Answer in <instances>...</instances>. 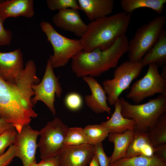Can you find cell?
Listing matches in <instances>:
<instances>
[{"instance_id": "obj_1", "label": "cell", "mask_w": 166, "mask_h": 166, "mask_svg": "<svg viewBox=\"0 0 166 166\" xmlns=\"http://www.w3.org/2000/svg\"><path fill=\"white\" fill-rule=\"evenodd\" d=\"M36 72L35 63L30 60L18 83H10L0 77V118L12 124L18 132L38 116L31 102L34 95L32 85L41 81Z\"/></svg>"}, {"instance_id": "obj_2", "label": "cell", "mask_w": 166, "mask_h": 166, "mask_svg": "<svg viewBox=\"0 0 166 166\" xmlns=\"http://www.w3.org/2000/svg\"><path fill=\"white\" fill-rule=\"evenodd\" d=\"M129 41L125 35L117 38L108 48L82 51L72 58L71 69L77 77L101 75L116 67L120 58L128 49Z\"/></svg>"}, {"instance_id": "obj_3", "label": "cell", "mask_w": 166, "mask_h": 166, "mask_svg": "<svg viewBox=\"0 0 166 166\" xmlns=\"http://www.w3.org/2000/svg\"><path fill=\"white\" fill-rule=\"evenodd\" d=\"M132 13L123 11L105 16L91 22L79 40L83 51L101 49L111 45L117 38L125 35L131 22Z\"/></svg>"}, {"instance_id": "obj_4", "label": "cell", "mask_w": 166, "mask_h": 166, "mask_svg": "<svg viewBox=\"0 0 166 166\" xmlns=\"http://www.w3.org/2000/svg\"><path fill=\"white\" fill-rule=\"evenodd\" d=\"M121 114L124 118L133 119L135 128L146 133L154 126L159 118L166 111V95L160 94L144 104L132 105L120 98Z\"/></svg>"}, {"instance_id": "obj_5", "label": "cell", "mask_w": 166, "mask_h": 166, "mask_svg": "<svg viewBox=\"0 0 166 166\" xmlns=\"http://www.w3.org/2000/svg\"><path fill=\"white\" fill-rule=\"evenodd\" d=\"M166 21L165 15H159L137 28L134 37L129 41L128 61L136 62L141 60L157 42Z\"/></svg>"}, {"instance_id": "obj_6", "label": "cell", "mask_w": 166, "mask_h": 166, "mask_svg": "<svg viewBox=\"0 0 166 166\" xmlns=\"http://www.w3.org/2000/svg\"><path fill=\"white\" fill-rule=\"evenodd\" d=\"M40 25L42 31L47 37V41L53 47V54L50 56L49 59L53 68L65 66L71 58L83 50L79 40L64 37L46 21H42Z\"/></svg>"}, {"instance_id": "obj_7", "label": "cell", "mask_w": 166, "mask_h": 166, "mask_svg": "<svg viewBox=\"0 0 166 166\" xmlns=\"http://www.w3.org/2000/svg\"><path fill=\"white\" fill-rule=\"evenodd\" d=\"M143 67L140 61H126L117 67L113 73V78L102 83L103 88L108 95L109 104L114 105L121 93L129 87L132 81L140 74Z\"/></svg>"}, {"instance_id": "obj_8", "label": "cell", "mask_w": 166, "mask_h": 166, "mask_svg": "<svg viewBox=\"0 0 166 166\" xmlns=\"http://www.w3.org/2000/svg\"><path fill=\"white\" fill-rule=\"evenodd\" d=\"M68 128L60 119L55 118L39 131L40 138L38 144L42 160L59 155L64 145Z\"/></svg>"}, {"instance_id": "obj_9", "label": "cell", "mask_w": 166, "mask_h": 166, "mask_svg": "<svg viewBox=\"0 0 166 166\" xmlns=\"http://www.w3.org/2000/svg\"><path fill=\"white\" fill-rule=\"evenodd\" d=\"M148 65L146 74L134 83L126 96L136 104L156 93L166 95V81L161 77L158 67L154 64Z\"/></svg>"}, {"instance_id": "obj_10", "label": "cell", "mask_w": 166, "mask_h": 166, "mask_svg": "<svg viewBox=\"0 0 166 166\" xmlns=\"http://www.w3.org/2000/svg\"><path fill=\"white\" fill-rule=\"evenodd\" d=\"M32 87L34 92V97L31 99L33 105H35L38 101H42L55 116L56 114L54 106L55 96L60 97L63 91L59 77L55 76L49 59L42 81L38 84H33Z\"/></svg>"}, {"instance_id": "obj_11", "label": "cell", "mask_w": 166, "mask_h": 166, "mask_svg": "<svg viewBox=\"0 0 166 166\" xmlns=\"http://www.w3.org/2000/svg\"><path fill=\"white\" fill-rule=\"evenodd\" d=\"M39 131L29 125H24L20 132L17 131L13 144L16 147V157L22 160L23 166H29L36 160L38 147L37 139Z\"/></svg>"}, {"instance_id": "obj_12", "label": "cell", "mask_w": 166, "mask_h": 166, "mask_svg": "<svg viewBox=\"0 0 166 166\" xmlns=\"http://www.w3.org/2000/svg\"><path fill=\"white\" fill-rule=\"evenodd\" d=\"M95 153V145L89 144L64 145L57 156L59 166H87Z\"/></svg>"}, {"instance_id": "obj_13", "label": "cell", "mask_w": 166, "mask_h": 166, "mask_svg": "<svg viewBox=\"0 0 166 166\" xmlns=\"http://www.w3.org/2000/svg\"><path fill=\"white\" fill-rule=\"evenodd\" d=\"M20 49L8 52H0V77L13 84L18 83L24 69Z\"/></svg>"}, {"instance_id": "obj_14", "label": "cell", "mask_w": 166, "mask_h": 166, "mask_svg": "<svg viewBox=\"0 0 166 166\" xmlns=\"http://www.w3.org/2000/svg\"><path fill=\"white\" fill-rule=\"evenodd\" d=\"M52 22L58 27L81 38L85 34L88 27L81 19L78 10L72 8L59 10L53 16Z\"/></svg>"}, {"instance_id": "obj_15", "label": "cell", "mask_w": 166, "mask_h": 166, "mask_svg": "<svg viewBox=\"0 0 166 166\" xmlns=\"http://www.w3.org/2000/svg\"><path fill=\"white\" fill-rule=\"evenodd\" d=\"M88 85L91 94L85 96V100L87 106L96 113L107 112L111 114V109L108 106L107 97L102 86L93 77L85 76L82 77Z\"/></svg>"}, {"instance_id": "obj_16", "label": "cell", "mask_w": 166, "mask_h": 166, "mask_svg": "<svg viewBox=\"0 0 166 166\" xmlns=\"http://www.w3.org/2000/svg\"><path fill=\"white\" fill-rule=\"evenodd\" d=\"M33 0L0 1V18L4 22L7 18L23 16L30 18L34 16Z\"/></svg>"}, {"instance_id": "obj_17", "label": "cell", "mask_w": 166, "mask_h": 166, "mask_svg": "<svg viewBox=\"0 0 166 166\" xmlns=\"http://www.w3.org/2000/svg\"><path fill=\"white\" fill-rule=\"evenodd\" d=\"M80 10L91 22L110 14L113 9V0H78Z\"/></svg>"}, {"instance_id": "obj_18", "label": "cell", "mask_w": 166, "mask_h": 166, "mask_svg": "<svg viewBox=\"0 0 166 166\" xmlns=\"http://www.w3.org/2000/svg\"><path fill=\"white\" fill-rule=\"evenodd\" d=\"M154 154V147L147 133L135 128L133 137L127 150L125 158L139 155L151 156Z\"/></svg>"}, {"instance_id": "obj_19", "label": "cell", "mask_w": 166, "mask_h": 166, "mask_svg": "<svg viewBox=\"0 0 166 166\" xmlns=\"http://www.w3.org/2000/svg\"><path fill=\"white\" fill-rule=\"evenodd\" d=\"M115 110L108 120L102 122L100 124L111 131V132L123 133L128 130H134L136 123L133 119L124 117L121 114V105L118 98L114 105Z\"/></svg>"}, {"instance_id": "obj_20", "label": "cell", "mask_w": 166, "mask_h": 166, "mask_svg": "<svg viewBox=\"0 0 166 166\" xmlns=\"http://www.w3.org/2000/svg\"><path fill=\"white\" fill-rule=\"evenodd\" d=\"M143 67L151 64L158 67L166 63V31H162L159 39L155 45L144 55L140 61Z\"/></svg>"}, {"instance_id": "obj_21", "label": "cell", "mask_w": 166, "mask_h": 166, "mask_svg": "<svg viewBox=\"0 0 166 166\" xmlns=\"http://www.w3.org/2000/svg\"><path fill=\"white\" fill-rule=\"evenodd\" d=\"M134 130H128L123 133L110 132L108 140L114 144V149L110 157V164L125 157L128 145L134 135Z\"/></svg>"}, {"instance_id": "obj_22", "label": "cell", "mask_w": 166, "mask_h": 166, "mask_svg": "<svg viewBox=\"0 0 166 166\" xmlns=\"http://www.w3.org/2000/svg\"><path fill=\"white\" fill-rule=\"evenodd\" d=\"M109 166H166V162L154 154L150 157L139 155L123 158Z\"/></svg>"}, {"instance_id": "obj_23", "label": "cell", "mask_w": 166, "mask_h": 166, "mask_svg": "<svg viewBox=\"0 0 166 166\" xmlns=\"http://www.w3.org/2000/svg\"><path fill=\"white\" fill-rule=\"evenodd\" d=\"M166 0H121V7L124 12L128 13L137 9L147 7L154 10L159 15L162 13Z\"/></svg>"}, {"instance_id": "obj_24", "label": "cell", "mask_w": 166, "mask_h": 166, "mask_svg": "<svg viewBox=\"0 0 166 166\" xmlns=\"http://www.w3.org/2000/svg\"><path fill=\"white\" fill-rule=\"evenodd\" d=\"M154 147L166 143V113L158 119L153 128L147 133Z\"/></svg>"}, {"instance_id": "obj_25", "label": "cell", "mask_w": 166, "mask_h": 166, "mask_svg": "<svg viewBox=\"0 0 166 166\" xmlns=\"http://www.w3.org/2000/svg\"><path fill=\"white\" fill-rule=\"evenodd\" d=\"M84 129L89 144L93 145L101 143L111 132L110 130L100 124L87 125Z\"/></svg>"}, {"instance_id": "obj_26", "label": "cell", "mask_w": 166, "mask_h": 166, "mask_svg": "<svg viewBox=\"0 0 166 166\" xmlns=\"http://www.w3.org/2000/svg\"><path fill=\"white\" fill-rule=\"evenodd\" d=\"M88 143L84 129L81 127L69 128L64 141V145L76 146Z\"/></svg>"}, {"instance_id": "obj_27", "label": "cell", "mask_w": 166, "mask_h": 166, "mask_svg": "<svg viewBox=\"0 0 166 166\" xmlns=\"http://www.w3.org/2000/svg\"><path fill=\"white\" fill-rule=\"evenodd\" d=\"M46 3L48 8L51 10H63L70 8L79 10L76 0H47Z\"/></svg>"}, {"instance_id": "obj_28", "label": "cell", "mask_w": 166, "mask_h": 166, "mask_svg": "<svg viewBox=\"0 0 166 166\" xmlns=\"http://www.w3.org/2000/svg\"><path fill=\"white\" fill-rule=\"evenodd\" d=\"M16 132L14 128L0 135V156L4 153L7 147L13 144Z\"/></svg>"}, {"instance_id": "obj_29", "label": "cell", "mask_w": 166, "mask_h": 166, "mask_svg": "<svg viewBox=\"0 0 166 166\" xmlns=\"http://www.w3.org/2000/svg\"><path fill=\"white\" fill-rule=\"evenodd\" d=\"M65 101L67 107L73 111L79 109L82 104L81 97L76 93H71L67 95L65 98Z\"/></svg>"}, {"instance_id": "obj_30", "label": "cell", "mask_w": 166, "mask_h": 166, "mask_svg": "<svg viewBox=\"0 0 166 166\" xmlns=\"http://www.w3.org/2000/svg\"><path fill=\"white\" fill-rule=\"evenodd\" d=\"M16 148L14 144L9 147L7 151L0 156V166H7L16 157Z\"/></svg>"}, {"instance_id": "obj_31", "label": "cell", "mask_w": 166, "mask_h": 166, "mask_svg": "<svg viewBox=\"0 0 166 166\" xmlns=\"http://www.w3.org/2000/svg\"><path fill=\"white\" fill-rule=\"evenodd\" d=\"M3 22L0 18V46L9 45L12 39V33L10 30L5 28Z\"/></svg>"}, {"instance_id": "obj_32", "label": "cell", "mask_w": 166, "mask_h": 166, "mask_svg": "<svg viewBox=\"0 0 166 166\" xmlns=\"http://www.w3.org/2000/svg\"><path fill=\"white\" fill-rule=\"evenodd\" d=\"M95 153L97 156L100 166H109L110 157H108L105 153L101 143L95 145Z\"/></svg>"}, {"instance_id": "obj_33", "label": "cell", "mask_w": 166, "mask_h": 166, "mask_svg": "<svg viewBox=\"0 0 166 166\" xmlns=\"http://www.w3.org/2000/svg\"><path fill=\"white\" fill-rule=\"evenodd\" d=\"M154 154L166 162V144L164 143L154 147Z\"/></svg>"}, {"instance_id": "obj_34", "label": "cell", "mask_w": 166, "mask_h": 166, "mask_svg": "<svg viewBox=\"0 0 166 166\" xmlns=\"http://www.w3.org/2000/svg\"><path fill=\"white\" fill-rule=\"evenodd\" d=\"M38 166H59L58 156L42 159Z\"/></svg>"}, {"instance_id": "obj_35", "label": "cell", "mask_w": 166, "mask_h": 166, "mask_svg": "<svg viewBox=\"0 0 166 166\" xmlns=\"http://www.w3.org/2000/svg\"><path fill=\"white\" fill-rule=\"evenodd\" d=\"M14 128L12 124L7 122L4 118H0V135Z\"/></svg>"}, {"instance_id": "obj_36", "label": "cell", "mask_w": 166, "mask_h": 166, "mask_svg": "<svg viewBox=\"0 0 166 166\" xmlns=\"http://www.w3.org/2000/svg\"><path fill=\"white\" fill-rule=\"evenodd\" d=\"M89 166H100L98 158L96 153Z\"/></svg>"}, {"instance_id": "obj_37", "label": "cell", "mask_w": 166, "mask_h": 166, "mask_svg": "<svg viewBox=\"0 0 166 166\" xmlns=\"http://www.w3.org/2000/svg\"><path fill=\"white\" fill-rule=\"evenodd\" d=\"M160 74L161 77L164 80L166 81V65L162 66V72Z\"/></svg>"}, {"instance_id": "obj_38", "label": "cell", "mask_w": 166, "mask_h": 166, "mask_svg": "<svg viewBox=\"0 0 166 166\" xmlns=\"http://www.w3.org/2000/svg\"><path fill=\"white\" fill-rule=\"evenodd\" d=\"M29 166H38V163H37L36 162V161H35L30 165Z\"/></svg>"}]
</instances>
